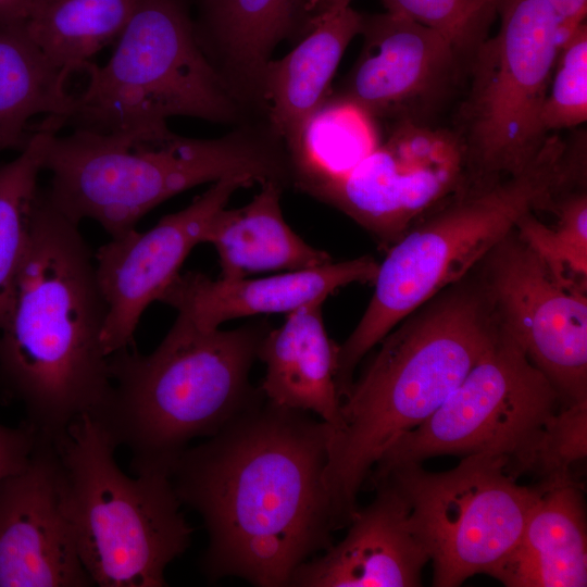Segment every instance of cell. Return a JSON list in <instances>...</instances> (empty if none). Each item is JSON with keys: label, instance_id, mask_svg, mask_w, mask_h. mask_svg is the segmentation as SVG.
I'll return each mask as SVG.
<instances>
[{"label": "cell", "instance_id": "1", "mask_svg": "<svg viewBox=\"0 0 587 587\" xmlns=\"http://www.w3.org/2000/svg\"><path fill=\"white\" fill-rule=\"evenodd\" d=\"M329 425L264 400L198 446L170 479L197 511L209 544L200 569L258 587H287L296 569L334 545L323 474Z\"/></svg>", "mask_w": 587, "mask_h": 587}, {"label": "cell", "instance_id": "2", "mask_svg": "<svg viewBox=\"0 0 587 587\" xmlns=\"http://www.w3.org/2000/svg\"><path fill=\"white\" fill-rule=\"evenodd\" d=\"M107 304L78 223L47 189L30 208L21 270L0 329V388L25 422L51 441L85 414L95 416L111 390L101 335Z\"/></svg>", "mask_w": 587, "mask_h": 587}, {"label": "cell", "instance_id": "3", "mask_svg": "<svg viewBox=\"0 0 587 587\" xmlns=\"http://www.w3.org/2000/svg\"><path fill=\"white\" fill-rule=\"evenodd\" d=\"M501 324L475 266L400 321L340 404L329 427L323 480L335 530L358 511V495L384 452L426 421L492 347Z\"/></svg>", "mask_w": 587, "mask_h": 587}, {"label": "cell", "instance_id": "4", "mask_svg": "<svg viewBox=\"0 0 587 587\" xmlns=\"http://www.w3.org/2000/svg\"><path fill=\"white\" fill-rule=\"evenodd\" d=\"M271 328L261 320L205 330L177 313L151 353L128 347L109 355L111 390L92 417L129 450L133 473L170 477L191 440L264 402L249 375Z\"/></svg>", "mask_w": 587, "mask_h": 587}, {"label": "cell", "instance_id": "5", "mask_svg": "<svg viewBox=\"0 0 587 587\" xmlns=\"http://www.w3.org/2000/svg\"><path fill=\"white\" fill-rule=\"evenodd\" d=\"M586 187V147L549 134L521 172L471 187L424 216L386 250L359 323L337 347L335 380L345 396L361 360L407 315L462 279L528 213L553 210Z\"/></svg>", "mask_w": 587, "mask_h": 587}, {"label": "cell", "instance_id": "6", "mask_svg": "<svg viewBox=\"0 0 587 587\" xmlns=\"http://www.w3.org/2000/svg\"><path fill=\"white\" fill-rule=\"evenodd\" d=\"M42 165L51 173L52 203L78 224L97 222L111 238L136 229L166 199L204 183L228 176L283 187L292 182L289 155L255 137L193 139L167 127L50 134Z\"/></svg>", "mask_w": 587, "mask_h": 587}, {"label": "cell", "instance_id": "7", "mask_svg": "<svg viewBox=\"0 0 587 587\" xmlns=\"http://www.w3.org/2000/svg\"><path fill=\"white\" fill-rule=\"evenodd\" d=\"M66 514L80 561L100 587H163L167 565L189 547L193 528L168 476L126 475L117 448L91 415L53 441Z\"/></svg>", "mask_w": 587, "mask_h": 587}, {"label": "cell", "instance_id": "8", "mask_svg": "<svg viewBox=\"0 0 587 587\" xmlns=\"http://www.w3.org/2000/svg\"><path fill=\"white\" fill-rule=\"evenodd\" d=\"M116 40L104 66L86 65L85 87L47 133L163 128L177 115L236 117L234 93L200 48L183 0H138Z\"/></svg>", "mask_w": 587, "mask_h": 587}, {"label": "cell", "instance_id": "9", "mask_svg": "<svg viewBox=\"0 0 587 587\" xmlns=\"http://www.w3.org/2000/svg\"><path fill=\"white\" fill-rule=\"evenodd\" d=\"M499 29L470 61L451 127L463 145L471 187L524 170L549 134L540 121L559 52L547 0H498Z\"/></svg>", "mask_w": 587, "mask_h": 587}, {"label": "cell", "instance_id": "10", "mask_svg": "<svg viewBox=\"0 0 587 587\" xmlns=\"http://www.w3.org/2000/svg\"><path fill=\"white\" fill-rule=\"evenodd\" d=\"M367 480L391 485L405 500L436 587H457L476 574L495 577L538 497L537 487L516 482L507 458L490 453L463 457L445 472L416 462L374 469Z\"/></svg>", "mask_w": 587, "mask_h": 587}, {"label": "cell", "instance_id": "11", "mask_svg": "<svg viewBox=\"0 0 587 587\" xmlns=\"http://www.w3.org/2000/svg\"><path fill=\"white\" fill-rule=\"evenodd\" d=\"M565 404L501 325L496 342L442 404L394 441L372 470L442 454L490 453L507 458L515 478L537 474L548 428Z\"/></svg>", "mask_w": 587, "mask_h": 587}, {"label": "cell", "instance_id": "12", "mask_svg": "<svg viewBox=\"0 0 587 587\" xmlns=\"http://www.w3.org/2000/svg\"><path fill=\"white\" fill-rule=\"evenodd\" d=\"M469 188L465 151L451 127L402 123L350 172L309 193L342 211L387 250Z\"/></svg>", "mask_w": 587, "mask_h": 587}, {"label": "cell", "instance_id": "13", "mask_svg": "<svg viewBox=\"0 0 587 587\" xmlns=\"http://www.w3.org/2000/svg\"><path fill=\"white\" fill-rule=\"evenodd\" d=\"M501 325L567 403L587 401L586 285L558 277L516 228L477 264Z\"/></svg>", "mask_w": 587, "mask_h": 587}, {"label": "cell", "instance_id": "14", "mask_svg": "<svg viewBox=\"0 0 587 587\" xmlns=\"http://www.w3.org/2000/svg\"><path fill=\"white\" fill-rule=\"evenodd\" d=\"M363 46L344 99L373 120L436 125L467 64L442 35L390 12L362 15Z\"/></svg>", "mask_w": 587, "mask_h": 587}, {"label": "cell", "instance_id": "15", "mask_svg": "<svg viewBox=\"0 0 587 587\" xmlns=\"http://www.w3.org/2000/svg\"><path fill=\"white\" fill-rule=\"evenodd\" d=\"M253 184L246 176L218 179L188 207L165 215L152 228L111 238L95 252L97 278L107 304L101 342L108 357L134 345L141 315L180 273L187 255L202 242L213 216L238 189Z\"/></svg>", "mask_w": 587, "mask_h": 587}, {"label": "cell", "instance_id": "16", "mask_svg": "<svg viewBox=\"0 0 587 587\" xmlns=\"http://www.w3.org/2000/svg\"><path fill=\"white\" fill-rule=\"evenodd\" d=\"M89 586L55 445L38 435L28 463L0 482V587Z\"/></svg>", "mask_w": 587, "mask_h": 587}, {"label": "cell", "instance_id": "17", "mask_svg": "<svg viewBox=\"0 0 587 587\" xmlns=\"http://www.w3.org/2000/svg\"><path fill=\"white\" fill-rule=\"evenodd\" d=\"M374 500L358 509L345 538L292 573V587H416L429 554L402 496L373 485Z\"/></svg>", "mask_w": 587, "mask_h": 587}, {"label": "cell", "instance_id": "18", "mask_svg": "<svg viewBox=\"0 0 587 587\" xmlns=\"http://www.w3.org/2000/svg\"><path fill=\"white\" fill-rule=\"evenodd\" d=\"M378 262L371 255L332 261L320 267L259 278L216 279L200 272L179 273L159 301L174 308L201 329L261 314H288L305 304L326 301L351 284L373 283Z\"/></svg>", "mask_w": 587, "mask_h": 587}, {"label": "cell", "instance_id": "19", "mask_svg": "<svg viewBox=\"0 0 587 587\" xmlns=\"http://www.w3.org/2000/svg\"><path fill=\"white\" fill-rule=\"evenodd\" d=\"M521 539L495 575L510 587H585L587 528L575 477L541 480Z\"/></svg>", "mask_w": 587, "mask_h": 587}, {"label": "cell", "instance_id": "20", "mask_svg": "<svg viewBox=\"0 0 587 587\" xmlns=\"http://www.w3.org/2000/svg\"><path fill=\"white\" fill-rule=\"evenodd\" d=\"M324 302H311L286 314L279 327L267 332L258 351L265 365L259 387L266 400L315 414L335 428L341 404L335 380L338 346L325 329Z\"/></svg>", "mask_w": 587, "mask_h": 587}, {"label": "cell", "instance_id": "21", "mask_svg": "<svg viewBox=\"0 0 587 587\" xmlns=\"http://www.w3.org/2000/svg\"><path fill=\"white\" fill-rule=\"evenodd\" d=\"M362 14L350 5L310 18L311 30L296 48L264 70L260 96L267 102L275 132L288 149L308 118L325 102L332 78Z\"/></svg>", "mask_w": 587, "mask_h": 587}, {"label": "cell", "instance_id": "22", "mask_svg": "<svg viewBox=\"0 0 587 587\" xmlns=\"http://www.w3.org/2000/svg\"><path fill=\"white\" fill-rule=\"evenodd\" d=\"M283 186L267 182L243 207L221 209L211 220L202 242L217 254L222 278H240L266 271H300L323 266L334 259L309 245L285 221L280 209Z\"/></svg>", "mask_w": 587, "mask_h": 587}, {"label": "cell", "instance_id": "23", "mask_svg": "<svg viewBox=\"0 0 587 587\" xmlns=\"http://www.w3.org/2000/svg\"><path fill=\"white\" fill-rule=\"evenodd\" d=\"M71 74L54 65L29 35L26 21L0 18V149L23 151L71 110Z\"/></svg>", "mask_w": 587, "mask_h": 587}, {"label": "cell", "instance_id": "24", "mask_svg": "<svg viewBox=\"0 0 587 587\" xmlns=\"http://www.w3.org/2000/svg\"><path fill=\"white\" fill-rule=\"evenodd\" d=\"M201 21L195 25L200 48L215 68L234 72L260 93L274 47L290 29L298 0H199Z\"/></svg>", "mask_w": 587, "mask_h": 587}, {"label": "cell", "instance_id": "25", "mask_svg": "<svg viewBox=\"0 0 587 587\" xmlns=\"http://www.w3.org/2000/svg\"><path fill=\"white\" fill-rule=\"evenodd\" d=\"M137 3L138 0H29L26 27L50 61L72 74L120 37Z\"/></svg>", "mask_w": 587, "mask_h": 587}, {"label": "cell", "instance_id": "26", "mask_svg": "<svg viewBox=\"0 0 587 587\" xmlns=\"http://www.w3.org/2000/svg\"><path fill=\"white\" fill-rule=\"evenodd\" d=\"M374 120L341 98L324 102L289 149L294 183L309 192L350 172L378 145Z\"/></svg>", "mask_w": 587, "mask_h": 587}, {"label": "cell", "instance_id": "27", "mask_svg": "<svg viewBox=\"0 0 587 587\" xmlns=\"http://www.w3.org/2000/svg\"><path fill=\"white\" fill-rule=\"evenodd\" d=\"M50 134L34 132L26 148L0 166V329L25 254L33 200Z\"/></svg>", "mask_w": 587, "mask_h": 587}, {"label": "cell", "instance_id": "28", "mask_svg": "<svg viewBox=\"0 0 587 587\" xmlns=\"http://www.w3.org/2000/svg\"><path fill=\"white\" fill-rule=\"evenodd\" d=\"M555 226L540 222L534 213L516 224L521 238L560 278L587 284V193L586 188L561 196L552 210Z\"/></svg>", "mask_w": 587, "mask_h": 587}, {"label": "cell", "instance_id": "29", "mask_svg": "<svg viewBox=\"0 0 587 587\" xmlns=\"http://www.w3.org/2000/svg\"><path fill=\"white\" fill-rule=\"evenodd\" d=\"M387 12L408 17L442 35L470 64L489 36L498 0H382Z\"/></svg>", "mask_w": 587, "mask_h": 587}, {"label": "cell", "instance_id": "30", "mask_svg": "<svg viewBox=\"0 0 587 587\" xmlns=\"http://www.w3.org/2000/svg\"><path fill=\"white\" fill-rule=\"evenodd\" d=\"M547 134L587 121V25L560 46L540 114Z\"/></svg>", "mask_w": 587, "mask_h": 587}, {"label": "cell", "instance_id": "31", "mask_svg": "<svg viewBox=\"0 0 587 587\" xmlns=\"http://www.w3.org/2000/svg\"><path fill=\"white\" fill-rule=\"evenodd\" d=\"M587 401L563 405L548 428L537 474L541 480L574 477L572 466L587 454Z\"/></svg>", "mask_w": 587, "mask_h": 587}, {"label": "cell", "instance_id": "32", "mask_svg": "<svg viewBox=\"0 0 587 587\" xmlns=\"http://www.w3.org/2000/svg\"><path fill=\"white\" fill-rule=\"evenodd\" d=\"M37 439L36 430L26 422L17 427L0 424V482L28 463Z\"/></svg>", "mask_w": 587, "mask_h": 587}, {"label": "cell", "instance_id": "33", "mask_svg": "<svg viewBox=\"0 0 587 587\" xmlns=\"http://www.w3.org/2000/svg\"><path fill=\"white\" fill-rule=\"evenodd\" d=\"M552 8L559 29L560 46L585 23L587 0H547ZM560 48V47H559Z\"/></svg>", "mask_w": 587, "mask_h": 587}, {"label": "cell", "instance_id": "34", "mask_svg": "<svg viewBox=\"0 0 587 587\" xmlns=\"http://www.w3.org/2000/svg\"><path fill=\"white\" fill-rule=\"evenodd\" d=\"M29 0H0V18L26 21Z\"/></svg>", "mask_w": 587, "mask_h": 587}, {"label": "cell", "instance_id": "35", "mask_svg": "<svg viewBox=\"0 0 587 587\" xmlns=\"http://www.w3.org/2000/svg\"><path fill=\"white\" fill-rule=\"evenodd\" d=\"M350 2L351 0H310L305 9H311L313 14L310 18H312L333 10L349 7Z\"/></svg>", "mask_w": 587, "mask_h": 587}, {"label": "cell", "instance_id": "36", "mask_svg": "<svg viewBox=\"0 0 587 587\" xmlns=\"http://www.w3.org/2000/svg\"><path fill=\"white\" fill-rule=\"evenodd\" d=\"M298 1H299L300 7H301L302 4H308V2H309L310 0H298Z\"/></svg>", "mask_w": 587, "mask_h": 587}]
</instances>
